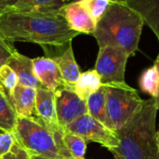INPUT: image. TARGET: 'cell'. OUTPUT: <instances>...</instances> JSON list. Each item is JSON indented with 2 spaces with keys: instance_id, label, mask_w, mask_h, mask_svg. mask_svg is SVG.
Here are the masks:
<instances>
[{
  "instance_id": "6da1fadb",
  "label": "cell",
  "mask_w": 159,
  "mask_h": 159,
  "mask_svg": "<svg viewBox=\"0 0 159 159\" xmlns=\"http://www.w3.org/2000/svg\"><path fill=\"white\" fill-rule=\"evenodd\" d=\"M0 34L11 43L37 44L48 54L49 49L67 48L79 33L68 26L60 12H26L10 7L0 18Z\"/></svg>"
},
{
  "instance_id": "7a4b0ae2",
  "label": "cell",
  "mask_w": 159,
  "mask_h": 159,
  "mask_svg": "<svg viewBox=\"0 0 159 159\" xmlns=\"http://www.w3.org/2000/svg\"><path fill=\"white\" fill-rule=\"evenodd\" d=\"M155 98L143 102V106L125 123L116 135L118 146L110 152L121 159H159L157 145V114Z\"/></svg>"
},
{
  "instance_id": "3957f363",
  "label": "cell",
  "mask_w": 159,
  "mask_h": 159,
  "mask_svg": "<svg viewBox=\"0 0 159 159\" xmlns=\"http://www.w3.org/2000/svg\"><path fill=\"white\" fill-rule=\"evenodd\" d=\"M144 22L142 17L126 3L111 2L97 21L93 34L99 48H120L133 56L139 48Z\"/></svg>"
},
{
  "instance_id": "277c9868",
  "label": "cell",
  "mask_w": 159,
  "mask_h": 159,
  "mask_svg": "<svg viewBox=\"0 0 159 159\" xmlns=\"http://www.w3.org/2000/svg\"><path fill=\"white\" fill-rule=\"evenodd\" d=\"M64 131L56 130L35 116L18 117L13 134L31 157L74 159L63 143Z\"/></svg>"
},
{
  "instance_id": "5b68a950",
  "label": "cell",
  "mask_w": 159,
  "mask_h": 159,
  "mask_svg": "<svg viewBox=\"0 0 159 159\" xmlns=\"http://www.w3.org/2000/svg\"><path fill=\"white\" fill-rule=\"evenodd\" d=\"M106 96V113L109 128L116 131L143 106L138 91L125 83L103 84Z\"/></svg>"
},
{
  "instance_id": "8992f818",
  "label": "cell",
  "mask_w": 159,
  "mask_h": 159,
  "mask_svg": "<svg viewBox=\"0 0 159 159\" xmlns=\"http://www.w3.org/2000/svg\"><path fill=\"white\" fill-rule=\"evenodd\" d=\"M64 132L78 135L87 143H97L109 151L116 149L119 144L116 132L107 128L89 114H86L68 124L64 128Z\"/></svg>"
},
{
  "instance_id": "52a82bcc",
  "label": "cell",
  "mask_w": 159,
  "mask_h": 159,
  "mask_svg": "<svg viewBox=\"0 0 159 159\" xmlns=\"http://www.w3.org/2000/svg\"><path fill=\"white\" fill-rule=\"evenodd\" d=\"M130 56L126 50L116 47H102L99 49L95 70L102 84L125 83V72Z\"/></svg>"
},
{
  "instance_id": "ba28073f",
  "label": "cell",
  "mask_w": 159,
  "mask_h": 159,
  "mask_svg": "<svg viewBox=\"0 0 159 159\" xmlns=\"http://www.w3.org/2000/svg\"><path fill=\"white\" fill-rule=\"evenodd\" d=\"M54 92L57 118L63 130L68 124L89 114L87 102L75 92L73 87L63 83Z\"/></svg>"
},
{
  "instance_id": "9c48e42d",
  "label": "cell",
  "mask_w": 159,
  "mask_h": 159,
  "mask_svg": "<svg viewBox=\"0 0 159 159\" xmlns=\"http://www.w3.org/2000/svg\"><path fill=\"white\" fill-rule=\"evenodd\" d=\"M59 12L65 19L68 26L73 31L79 34H94L96 29V21L79 3V1L67 5L65 4Z\"/></svg>"
},
{
  "instance_id": "30bf717a",
  "label": "cell",
  "mask_w": 159,
  "mask_h": 159,
  "mask_svg": "<svg viewBox=\"0 0 159 159\" xmlns=\"http://www.w3.org/2000/svg\"><path fill=\"white\" fill-rule=\"evenodd\" d=\"M34 72L42 88L55 91L63 84L61 75L56 62L48 57L33 59Z\"/></svg>"
},
{
  "instance_id": "8fae6325",
  "label": "cell",
  "mask_w": 159,
  "mask_h": 159,
  "mask_svg": "<svg viewBox=\"0 0 159 159\" xmlns=\"http://www.w3.org/2000/svg\"><path fill=\"white\" fill-rule=\"evenodd\" d=\"M34 116L39 117L53 129L64 131L58 122L54 91L44 88L36 89Z\"/></svg>"
},
{
  "instance_id": "7c38bea8",
  "label": "cell",
  "mask_w": 159,
  "mask_h": 159,
  "mask_svg": "<svg viewBox=\"0 0 159 159\" xmlns=\"http://www.w3.org/2000/svg\"><path fill=\"white\" fill-rule=\"evenodd\" d=\"M6 64L15 72L19 84L34 89L42 88L34 72L33 59H30L15 50Z\"/></svg>"
},
{
  "instance_id": "4fadbf2b",
  "label": "cell",
  "mask_w": 159,
  "mask_h": 159,
  "mask_svg": "<svg viewBox=\"0 0 159 159\" xmlns=\"http://www.w3.org/2000/svg\"><path fill=\"white\" fill-rule=\"evenodd\" d=\"M57 64L65 85L74 87L80 76V69L75 61L72 42L59 55L51 58Z\"/></svg>"
},
{
  "instance_id": "5bb4252c",
  "label": "cell",
  "mask_w": 159,
  "mask_h": 159,
  "mask_svg": "<svg viewBox=\"0 0 159 159\" xmlns=\"http://www.w3.org/2000/svg\"><path fill=\"white\" fill-rule=\"evenodd\" d=\"M36 89L18 83L13 92V107L18 117L34 116Z\"/></svg>"
},
{
  "instance_id": "9a60e30c",
  "label": "cell",
  "mask_w": 159,
  "mask_h": 159,
  "mask_svg": "<svg viewBox=\"0 0 159 159\" xmlns=\"http://www.w3.org/2000/svg\"><path fill=\"white\" fill-rule=\"evenodd\" d=\"M126 4L142 17L159 40V0H127Z\"/></svg>"
},
{
  "instance_id": "2e32d148",
  "label": "cell",
  "mask_w": 159,
  "mask_h": 159,
  "mask_svg": "<svg viewBox=\"0 0 159 159\" xmlns=\"http://www.w3.org/2000/svg\"><path fill=\"white\" fill-rule=\"evenodd\" d=\"M102 79L95 69L89 70L80 74V76L75 84V92L83 100L87 101L90 95L96 92L102 87Z\"/></svg>"
},
{
  "instance_id": "e0dca14e",
  "label": "cell",
  "mask_w": 159,
  "mask_h": 159,
  "mask_svg": "<svg viewBox=\"0 0 159 159\" xmlns=\"http://www.w3.org/2000/svg\"><path fill=\"white\" fill-rule=\"evenodd\" d=\"M89 115L93 118L109 128L107 113H106V96L105 87L102 84V87L89 97L86 101ZM110 129V128H109Z\"/></svg>"
},
{
  "instance_id": "ac0fdd59",
  "label": "cell",
  "mask_w": 159,
  "mask_h": 159,
  "mask_svg": "<svg viewBox=\"0 0 159 159\" xmlns=\"http://www.w3.org/2000/svg\"><path fill=\"white\" fill-rule=\"evenodd\" d=\"M64 5L61 0H18L13 8L26 12L55 13Z\"/></svg>"
},
{
  "instance_id": "d6986e66",
  "label": "cell",
  "mask_w": 159,
  "mask_h": 159,
  "mask_svg": "<svg viewBox=\"0 0 159 159\" xmlns=\"http://www.w3.org/2000/svg\"><path fill=\"white\" fill-rule=\"evenodd\" d=\"M18 85V77L15 72L7 64L0 67V92L6 97V99L12 105L13 102V92ZM14 108V107H13Z\"/></svg>"
},
{
  "instance_id": "ffe728a7",
  "label": "cell",
  "mask_w": 159,
  "mask_h": 159,
  "mask_svg": "<svg viewBox=\"0 0 159 159\" xmlns=\"http://www.w3.org/2000/svg\"><path fill=\"white\" fill-rule=\"evenodd\" d=\"M141 90L151 98H157L159 91V74L158 70L154 64L143 72L139 80Z\"/></svg>"
},
{
  "instance_id": "44dd1931",
  "label": "cell",
  "mask_w": 159,
  "mask_h": 159,
  "mask_svg": "<svg viewBox=\"0 0 159 159\" xmlns=\"http://www.w3.org/2000/svg\"><path fill=\"white\" fill-rule=\"evenodd\" d=\"M17 118L14 108L0 92V132H13Z\"/></svg>"
},
{
  "instance_id": "7402d4cb",
  "label": "cell",
  "mask_w": 159,
  "mask_h": 159,
  "mask_svg": "<svg viewBox=\"0 0 159 159\" xmlns=\"http://www.w3.org/2000/svg\"><path fill=\"white\" fill-rule=\"evenodd\" d=\"M62 141L74 159H85L87 152V142L80 136L64 132Z\"/></svg>"
},
{
  "instance_id": "603a6c76",
  "label": "cell",
  "mask_w": 159,
  "mask_h": 159,
  "mask_svg": "<svg viewBox=\"0 0 159 159\" xmlns=\"http://www.w3.org/2000/svg\"><path fill=\"white\" fill-rule=\"evenodd\" d=\"M79 3L86 8L93 20L97 21L102 17V15L107 10L109 5L111 4L110 0H78Z\"/></svg>"
},
{
  "instance_id": "cb8c5ba5",
  "label": "cell",
  "mask_w": 159,
  "mask_h": 159,
  "mask_svg": "<svg viewBox=\"0 0 159 159\" xmlns=\"http://www.w3.org/2000/svg\"><path fill=\"white\" fill-rule=\"evenodd\" d=\"M16 48L11 42L5 39L0 34V67L5 65L10 56L14 53Z\"/></svg>"
},
{
  "instance_id": "d4e9b609",
  "label": "cell",
  "mask_w": 159,
  "mask_h": 159,
  "mask_svg": "<svg viewBox=\"0 0 159 159\" xmlns=\"http://www.w3.org/2000/svg\"><path fill=\"white\" fill-rule=\"evenodd\" d=\"M16 142L13 132H0V157L7 154Z\"/></svg>"
},
{
  "instance_id": "484cf974",
  "label": "cell",
  "mask_w": 159,
  "mask_h": 159,
  "mask_svg": "<svg viewBox=\"0 0 159 159\" xmlns=\"http://www.w3.org/2000/svg\"><path fill=\"white\" fill-rule=\"evenodd\" d=\"M30 154L16 141L11 150L0 159H31Z\"/></svg>"
},
{
  "instance_id": "4316f807",
  "label": "cell",
  "mask_w": 159,
  "mask_h": 159,
  "mask_svg": "<svg viewBox=\"0 0 159 159\" xmlns=\"http://www.w3.org/2000/svg\"><path fill=\"white\" fill-rule=\"evenodd\" d=\"M17 2L18 0H0V18L7 9L13 7Z\"/></svg>"
},
{
  "instance_id": "83f0119b",
  "label": "cell",
  "mask_w": 159,
  "mask_h": 159,
  "mask_svg": "<svg viewBox=\"0 0 159 159\" xmlns=\"http://www.w3.org/2000/svg\"><path fill=\"white\" fill-rule=\"evenodd\" d=\"M155 64H156V66H157V70H158V74H159V53H158V55H157V60H156ZM155 100H156V105H157V110H159V91H158V94H157V98H155Z\"/></svg>"
},
{
  "instance_id": "f1b7e54d",
  "label": "cell",
  "mask_w": 159,
  "mask_h": 159,
  "mask_svg": "<svg viewBox=\"0 0 159 159\" xmlns=\"http://www.w3.org/2000/svg\"><path fill=\"white\" fill-rule=\"evenodd\" d=\"M156 139H157V148H158L159 151V129L158 130H157V137H156Z\"/></svg>"
},
{
  "instance_id": "f546056e",
  "label": "cell",
  "mask_w": 159,
  "mask_h": 159,
  "mask_svg": "<svg viewBox=\"0 0 159 159\" xmlns=\"http://www.w3.org/2000/svg\"><path fill=\"white\" fill-rule=\"evenodd\" d=\"M111 2H118V3H126L127 0H110Z\"/></svg>"
},
{
  "instance_id": "4dcf8cb0",
  "label": "cell",
  "mask_w": 159,
  "mask_h": 159,
  "mask_svg": "<svg viewBox=\"0 0 159 159\" xmlns=\"http://www.w3.org/2000/svg\"><path fill=\"white\" fill-rule=\"evenodd\" d=\"M31 159H47V158H44V157H32Z\"/></svg>"
},
{
  "instance_id": "1f68e13d",
  "label": "cell",
  "mask_w": 159,
  "mask_h": 159,
  "mask_svg": "<svg viewBox=\"0 0 159 159\" xmlns=\"http://www.w3.org/2000/svg\"><path fill=\"white\" fill-rule=\"evenodd\" d=\"M115 157V159H121V158H119V157Z\"/></svg>"
},
{
  "instance_id": "d6a6232c",
  "label": "cell",
  "mask_w": 159,
  "mask_h": 159,
  "mask_svg": "<svg viewBox=\"0 0 159 159\" xmlns=\"http://www.w3.org/2000/svg\"><path fill=\"white\" fill-rule=\"evenodd\" d=\"M61 1H63V2H64V3H65V2H66V1H70V0H61Z\"/></svg>"
},
{
  "instance_id": "836d02e7",
  "label": "cell",
  "mask_w": 159,
  "mask_h": 159,
  "mask_svg": "<svg viewBox=\"0 0 159 159\" xmlns=\"http://www.w3.org/2000/svg\"><path fill=\"white\" fill-rule=\"evenodd\" d=\"M158 157H159V156H158Z\"/></svg>"
}]
</instances>
